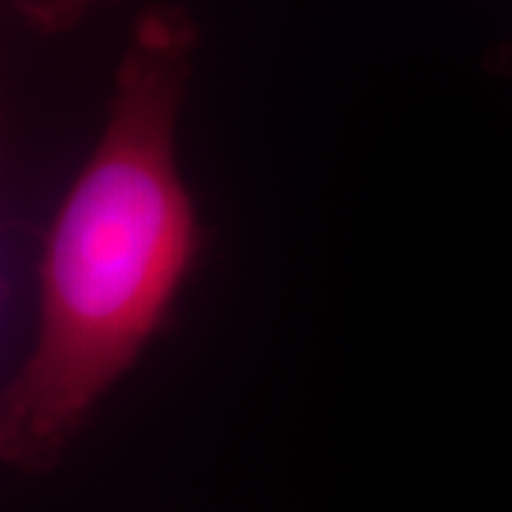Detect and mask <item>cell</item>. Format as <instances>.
I'll return each instance as SVG.
<instances>
[{
    "label": "cell",
    "instance_id": "1",
    "mask_svg": "<svg viewBox=\"0 0 512 512\" xmlns=\"http://www.w3.org/2000/svg\"><path fill=\"white\" fill-rule=\"evenodd\" d=\"M200 49L177 3L143 9L106 123L57 208L37 274V325L0 387V467L46 476L163 330L202 254L180 168V120Z\"/></svg>",
    "mask_w": 512,
    "mask_h": 512
},
{
    "label": "cell",
    "instance_id": "2",
    "mask_svg": "<svg viewBox=\"0 0 512 512\" xmlns=\"http://www.w3.org/2000/svg\"><path fill=\"white\" fill-rule=\"evenodd\" d=\"M6 3L37 32L63 35L100 15L103 9L117 6L120 0H6Z\"/></svg>",
    "mask_w": 512,
    "mask_h": 512
}]
</instances>
